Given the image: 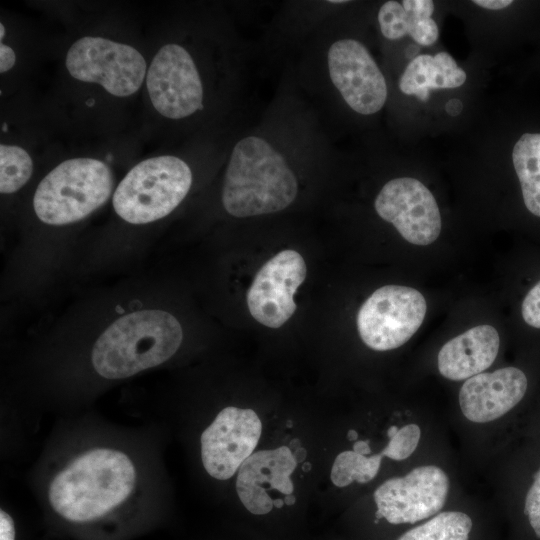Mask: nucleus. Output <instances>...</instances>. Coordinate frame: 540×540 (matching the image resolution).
Returning a JSON list of instances; mask_svg holds the SVG:
<instances>
[{
  "label": "nucleus",
  "instance_id": "obj_29",
  "mask_svg": "<svg viewBox=\"0 0 540 540\" xmlns=\"http://www.w3.org/2000/svg\"><path fill=\"white\" fill-rule=\"evenodd\" d=\"M418 51H419V47L415 46V45H411L408 49H407V56L413 60L414 58H416L417 54H418Z\"/></svg>",
  "mask_w": 540,
  "mask_h": 540
},
{
  "label": "nucleus",
  "instance_id": "obj_21",
  "mask_svg": "<svg viewBox=\"0 0 540 540\" xmlns=\"http://www.w3.org/2000/svg\"><path fill=\"white\" fill-rule=\"evenodd\" d=\"M473 522L462 511H444L409 529L397 540H469Z\"/></svg>",
  "mask_w": 540,
  "mask_h": 540
},
{
  "label": "nucleus",
  "instance_id": "obj_33",
  "mask_svg": "<svg viewBox=\"0 0 540 540\" xmlns=\"http://www.w3.org/2000/svg\"><path fill=\"white\" fill-rule=\"evenodd\" d=\"M4 35H5V27L3 23H0V38L3 39Z\"/></svg>",
  "mask_w": 540,
  "mask_h": 540
},
{
  "label": "nucleus",
  "instance_id": "obj_8",
  "mask_svg": "<svg viewBox=\"0 0 540 540\" xmlns=\"http://www.w3.org/2000/svg\"><path fill=\"white\" fill-rule=\"evenodd\" d=\"M449 490V477L441 467L417 466L403 476L384 481L374 491L376 519L393 525L430 519L445 506Z\"/></svg>",
  "mask_w": 540,
  "mask_h": 540
},
{
  "label": "nucleus",
  "instance_id": "obj_34",
  "mask_svg": "<svg viewBox=\"0 0 540 540\" xmlns=\"http://www.w3.org/2000/svg\"><path fill=\"white\" fill-rule=\"evenodd\" d=\"M329 2H330V3H333V4H335V3L342 4V3H346L347 1H343V0H331V1H329Z\"/></svg>",
  "mask_w": 540,
  "mask_h": 540
},
{
  "label": "nucleus",
  "instance_id": "obj_20",
  "mask_svg": "<svg viewBox=\"0 0 540 540\" xmlns=\"http://www.w3.org/2000/svg\"><path fill=\"white\" fill-rule=\"evenodd\" d=\"M512 161L526 208L540 217V133H525L514 145Z\"/></svg>",
  "mask_w": 540,
  "mask_h": 540
},
{
  "label": "nucleus",
  "instance_id": "obj_16",
  "mask_svg": "<svg viewBox=\"0 0 540 540\" xmlns=\"http://www.w3.org/2000/svg\"><path fill=\"white\" fill-rule=\"evenodd\" d=\"M387 436L386 445L378 453L369 456L353 450L339 453L331 468L332 483L337 487H346L353 482H370L378 474L383 458L402 461L415 452L421 439V428L415 423L401 427L393 425L388 429Z\"/></svg>",
  "mask_w": 540,
  "mask_h": 540
},
{
  "label": "nucleus",
  "instance_id": "obj_14",
  "mask_svg": "<svg viewBox=\"0 0 540 540\" xmlns=\"http://www.w3.org/2000/svg\"><path fill=\"white\" fill-rule=\"evenodd\" d=\"M297 460L287 446L253 453L238 470L236 492L243 506L254 515H265L274 508L270 491L292 495L291 474Z\"/></svg>",
  "mask_w": 540,
  "mask_h": 540
},
{
  "label": "nucleus",
  "instance_id": "obj_30",
  "mask_svg": "<svg viewBox=\"0 0 540 540\" xmlns=\"http://www.w3.org/2000/svg\"><path fill=\"white\" fill-rule=\"evenodd\" d=\"M297 462L303 461L306 457V451L304 448H298L294 453Z\"/></svg>",
  "mask_w": 540,
  "mask_h": 540
},
{
  "label": "nucleus",
  "instance_id": "obj_2",
  "mask_svg": "<svg viewBox=\"0 0 540 540\" xmlns=\"http://www.w3.org/2000/svg\"><path fill=\"white\" fill-rule=\"evenodd\" d=\"M297 193L293 170L268 141L247 136L235 144L222 188L227 213L245 218L279 212L295 200Z\"/></svg>",
  "mask_w": 540,
  "mask_h": 540
},
{
  "label": "nucleus",
  "instance_id": "obj_31",
  "mask_svg": "<svg viewBox=\"0 0 540 540\" xmlns=\"http://www.w3.org/2000/svg\"><path fill=\"white\" fill-rule=\"evenodd\" d=\"M284 501L286 505H292L295 503V498L293 495H287L285 496Z\"/></svg>",
  "mask_w": 540,
  "mask_h": 540
},
{
  "label": "nucleus",
  "instance_id": "obj_9",
  "mask_svg": "<svg viewBox=\"0 0 540 540\" xmlns=\"http://www.w3.org/2000/svg\"><path fill=\"white\" fill-rule=\"evenodd\" d=\"M146 86L155 110L169 119H182L203 108V85L191 54L169 43L154 56Z\"/></svg>",
  "mask_w": 540,
  "mask_h": 540
},
{
  "label": "nucleus",
  "instance_id": "obj_26",
  "mask_svg": "<svg viewBox=\"0 0 540 540\" xmlns=\"http://www.w3.org/2000/svg\"><path fill=\"white\" fill-rule=\"evenodd\" d=\"M16 61L14 50L6 44H0V72L4 73L10 70Z\"/></svg>",
  "mask_w": 540,
  "mask_h": 540
},
{
  "label": "nucleus",
  "instance_id": "obj_6",
  "mask_svg": "<svg viewBox=\"0 0 540 540\" xmlns=\"http://www.w3.org/2000/svg\"><path fill=\"white\" fill-rule=\"evenodd\" d=\"M65 64L73 78L97 83L117 97L137 92L146 73V61L137 49L96 36H85L74 42Z\"/></svg>",
  "mask_w": 540,
  "mask_h": 540
},
{
  "label": "nucleus",
  "instance_id": "obj_3",
  "mask_svg": "<svg viewBox=\"0 0 540 540\" xmlns=\"http://www.w3.org/2000/svg\"><path fill=\"white\" fill-rule=\"evenodd\" d=\"M182 328L170 313L150 309L113 322L92 349V364L106 379H123L158 366L181 345Z\"/></svg>",
  "mask_w": 540,
  "mask_h": 540
},
{
  "label": "nucleus",
  "instance_id": "obj_12",
  "mask_svg": "<svg viewBox=\"0 0 540 540\" xmlns=\"http://www.w3.org/2000/svg\"><path fill=\"white\" fill-rule=\"evenodd\" d=\"M374 207L411 244L429 245L441 232L437 202L417 179L402 177L388 181L378 193Z\"/></svg>",
  "mask_w": 540,
  "mask_h": 540
},
{
  "label": "nucleus",
  "instance_id": "obj_18",
  "mask_svg": "<svg viewBox=\"0 0 540 540\" xmlns=\"http://www.w3.org/2000/svg\"><path fill=\"white\" fill-rule=\"evenodd\" d=\"M433 11L431 0L387 1L378 12L381 33L389 40L409 35L417 44L429 46L439 36L438 26L431 17Z\"/></svg>",
  "mask_w": 540,
  "mask_h": 540
},
{
  "label": "nucleus",
  "instance_id": "obj_11",
  "mask_svg": "<svg viewBox=\"0 0 540 540\" xmlns=\"http://www.w3.org/2000/svg\"><path fill=\"white\" fill-rule=\"evenodd\" d=\"M327 65L333 85L352 110L371 115L383 108L387 84L364 44L351 38L335 41L328 50Z\"/></svg>",
  "mask_w": 540,
  "mask_h": 540
},
{
  "label": "nucleus",
  "instance_id": "obj_24",
  "mask_svg": "<svg viewBox=\"0 0 540 540\" xmlns=\"http://www.w3.org/2000/svg\"><path fill=\"white\" fill-rule=\"evenodd\" d=\"M521 314L527 325L540 329V280L526 294Z\"/></svg>",
  "mask_w": 540,
  "mask_h": 540
},
{
  "label": "nucleus",
  "instance_id": "obj_19",
  "mask_svg": "<svg viewBox=\"0 0 540 540\" xmlns=\"http://www.w3.org/2000/svg\"><path fill=\"white\" fill-rule=\"evenodd\" d=\"M465 81V71L451 55L439 52L434 56L421 54L411 60L399 80V88L406 95L427 101L430 90L457 88Z\"/></svg>",
  "mask_w": 540,
  "mask_h": 540
},
{
  "label": "nucleus",
  "instance_id": "obj_22",
  "mask_svg": "<svg viewBox=\"0 0 540 540\" xmlns=\"http://www.w3.org/2000/svg\"><path fill=\"white\" fill-rule=\"evenodd\" d=\"M33 161L26 150L14 145H0V191L11 194L30 179Z\"/></svg>",
  "mask_w": 540,
  "mask_h": 540
},
{
  "label": "nucleus",
  "instance_id": "obj_1",
  "mask_svg": "<svg viewBox=\"0 0 540 540\" xmlns=\"http://www.w3.org/2000/svg\"><path fill=\"white\" fill-rule=\"evenodd\" d=\"M136 469L123 452L96 448L73 459L52 480L48 498L64 519L85 523L118 507L132 493Z\"/></svg>",
  "mask_w": 540,
  "mask_h": 540
},
{
  "label": "nucleus",
  "instance_id": "obj_7",
  "mask_svg": "<svg viewBox=\"0 0 540 540\" xmlns=\"http://www.w3.org/2000/svg\"><path fill=\"white\" fill-rule=\"evenodd\" d=\"M427 304L416 289L386 285L374 291L361 305L357 329L366 346L376 351L405 344L421 326Z\"/></svg>",
  "mask_w": 540,
  "mask_h": 540
},
{
  "label": "nucleus",
  "instance_id": "obj_13",
  "mask_svg": "<svg viewBox=\"0 0 540 540\" xmlns=\"http://www.w3.org/2000/svg\"><path fill=\"white\" fill-rule=\"evenodd\" d=\"M303 257L294 250H283L269 259L256 273L246 295L252 317L269 328L284 325L296 310L294 294L306 278Z\"/></svg>",
  "mask_w": 540,
  "mask_h": 540
},
{
  "label": "nucleus",
  "instance_id": "obj_25",
  "mask_svg": "<svg viewBox=\"0 0 540 540\" xmlns=\"http://www.w3.org/2000/svg\"><path fill=\"white\" fill-rule=\"evenodd\" d=\"M0 540H15L13 519L4 510L0 511Z\"/></svg>",
  "mask_w": 540,
  "mask_h": 540
},
{
  "label": "nucleus",
  "instance_id": "obj_32",
  "mask_svg": "<svg viewBox=\"0 0 540 540\" xmlns=\"http://www.w3.org/2000/svg\"><path fill=\"white\" fill-rule=\"evenodd\" d=\"M348 437L350 439H357L358 438V434L355 430H350L349 433H348Z\"/></svg>",
  "mask_w": 540,
  "mask_h": 540
},
{
  "label": "nucleus",
  "instance_id": "obj_27",
  "mask_svg": "<svg viewBox=\"0 0 540 540\" xmlns=\"http://www.w3.org/2000/svg\"><path fill=\"white\" fill-rule=\"evenodd\" d=\"M473 3L486 9L500 10L512 4V1L511 0H474Z\"/></svg>",
  "mask_w": 540,
  "mask_h": 540
},
{
  "label": "nucleus",
  "instance_id": "obj_5",
  "mask_svg": "<svg viewBox=\"0 0 540 540\" xmlns=\"http://www.w3.org/2000/svg\"><path fill=\"white\" fill-rule=\"evenodd\" d=\"M192 172L179 157L163 155L136 164L113 195L117 215L132 224H146L170 214L186 197Z\"/></svg>",
  "mask_w": 540,
  "mask_h": 540
},
{
  "label": "nucleus",
  "instance_id": "obj_4",
  "mask_svg": "<svg viewBox=\"0 0 540 540\" xmlns=\"http://www.w3.org/2000/svg\"><path fill=\"white\" fill-rule=\"evenodd\" d=\"M113 183L106 163L94 158L68 159L39 183L33 198L34 211L49 225L77 222L109 199Z\"/></svg>",
  "mask_w": 540,
  "mask_h": 540
},
{
  "label": "nucleus",
  "instance_id": "obj_17",
  "mask_svg": "<svg viewBox=\"0 0 540 540\" xmlns=\"http://www.w3.org/2000/svg\"><path fill=\"white\" fill-rule=\"evenodd\" d=\"M499 347L500 337L493 326H475L442 346L437 357L439 373L449 380H467L492 365Z\"/></svg>",
  "mask_w": 540,
  "mask_h": 540
},
{
  "label": "nucleus",
  "instance_id": "obj_23",
  "mask_svg": "<svg viewBox=\"0 0 540 540\" xmlns=\"http://www.w3.org/2000/svg\"><path fill=\"white\" fill-rule=\"evenodd\" d=\"M523 514L533 537L540 540V468L526 492Z\"/></svg>",
  "mask_w": 540,
  "mask_h": 540
},
{
  "label": "nucleus",
  "instance_id": "obj_28",
  "mask_svg": "<svg viewBox=\"0 0 540 540\" xmlns=\"http://www.w3.org/2000/svg\"><path fill=\"white\" fill-rule=\"evenodd\" d=\"M462 110V103L458 99H451L446 105V111L450 115H457Z\"/></svg>",
  "mask_w": 540,
  "mask_h": 540
},
{
  "label": "nucleus",
  "instance_id": "obj_10",
  "mask_svg": "<svg viewBox=\"0 0 540 540\" xmlns=\"http://www.w3.org/2000/svg\"><path fill=\"white\" fill-rule=\"evenodd\" d=\"M262 433L257 413L249 408L222 409L201 434V459L206 472L227 480L255 450Z\"/></svg>",
  "mask_w": 540,
  "mask_h": 540
},
{
  "label": "nucleus",
  "instance_id": "obj_15",
  "mask_svg": "<svg viewBox=\"0 0 540 540\" xmlns=\"http://www.w3.org/2000/svg\"><path fill=\"white\" fill-rule=\"evenodd\" d=\"M527 387L525 373L516 367L479 373L463 383L460 410L471 422H492L511 411L523 399Z\"/></svg>",
  "mask_w": 540,
  "mask_h": 540
}]
</instances>
